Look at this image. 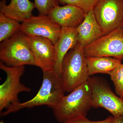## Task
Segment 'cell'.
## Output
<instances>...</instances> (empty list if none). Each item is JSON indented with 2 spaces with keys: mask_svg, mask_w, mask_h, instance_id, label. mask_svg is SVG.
Returning a JSON list of instances; mask_svg holds the SVG:
<instances>
[{
  "mask_svg": "<svg viewBox=\"0 0 123 123\" xmlns=\"http://www.w3.org/2000/svg\"><path fill=\"white\" fill-rule=\"evenodd\" d=\"M43 72V82L36 95L29 101L11 104L1 113V116L37 106L47 105L52 109L59 103L65 92L61 78L53 70Z\"/></svg>",
  "mask_w": 123,
  "mask_h": 123,
  "instance_id": "1",
  "label": "cell"
},
{
  "mask_svg": "<svg viewBox=\"0 0 123 123\" xmlns=\"http://www.w3.org/2000/svg\"><path fill=\"white\" fill-rule=\"evenodd\" d=\"M91 90L88 81L68 95H64L52 108L55 118L60 123L85 118L92 107Z\"/></svg>",
  "mask_w": 123,
  "mask_h": 123,
  "instance_id": "2",
  "label": "cell"
},
{
  "mask_svg": "<svg viewBox=\"0 0 123 123\" xmlns=\"http://www.w3.org/2000/svg\"><path fill=\"white\" fill-rule=\"evenodd\" d=\"M89 77L84 47L77 43L63 62L61 79L65 92H72L87 81Z\"/></svg>",
  "mask_w": 123,
  "mask_h": 123,
  "instance_id": "3",
  "label": "cell"
},
{
  "mask_svg": "<svg viewBox=\"0 0 123 123\" xmlns=\"http://www.w3.org/2000/svg\"><path fill=\"white\" fill-rule=\"evenodd\" d=\"M0 61L7 66H36L29 47L27 36L21 31L0 44Z\"/></svg>",
  "mask_w": 123,
  "mask_h": 123,
  "instance_id": "4",
  "label": "cell"
},
{
  "mask_svg": "<svg viewBox=\"0 0 123 123\" xmlns=\"http://www.w3.org/2000/svg\"><path fill=\"white\" fill-rule=\"evenodd\" d=\"M88 81L91 90L92 107L104 108L113 117L123 116V99L112 92L106 80L90 76Z\"/></svg>",
  "mask_w": 123,
  "mask_h": 123,
  "instance_id": "5",
  "label": "cell"
},
{
  "mask_svg": "<svg viewBox=\"0 0 123 123\" xmlns=\"http://www.w3.org/2000/svg\"><path fill=\"white\" fill-rule=\"evenodd\" d=\"M0 68L7 75L6 80L0 86V112L7 109L11 104L20 102L18 94L29 92L30 88L20 82L21 77L25 72L24 66L13 67L7 66L0 62Z\"/></svg>",
  "mask_w": 123,
  "mask_h": 123,
  "instance_id": "6",
  "label": "cell"
},
{
  "mask_svg": "<svg viewBox=\"0 0 123 123\" xmlns=\"http://www.w3.org/2000/svg\"><path fill=\"white\" fill-rule=\"evenodd\" d=\"M93 10L103 35L122 27L123 0H98Z\"/></svg>",
  "mask_w": 123,
  "mask_h": 123,
  "instance_id": "7",
  "label": "cell"
},
{
  "mask_svg": "<svg viewBox=\"0 0 123 123\" xmlns=\"http://www.w3.org/2000/svg\"><path fill=\"white\" fill-rule=\"evenodd\" d=\"M87 56H106L123 60V34L121 28L103 36L84 48Z\"/></svg>",
  "mask_w": 123,
  "mask_h": 123,
  "instance_id": "8",
  "label": "cell"
},
{
  "mask_svg": "<svg viewBox=\"0 0 123 123\" xmlns=\"http://www.w3.org/2000/svg\"><path fill=\"white\" fill-rule=\"evenodd\" d=\"M20 31L27 36L47 38L55 45L59 39L62 27L48 15H32L22 22Z\"/></svg>",
  "mask_w": 123,
  "mask_h": 123,
  "instance_id": "9",
  "label": "cell"
},
{
  "mask_svg": "<svg viewBox=\"0 0 123 123\" xmlns=\"http://www.w3.org/2000/svg\"><path fill=\"white\" fill-rule=\"evenodd\" d=\"M27 39L36 66L43 72L53 70L55 53V45L52 42L40 36H27Z\"/></svg>",
  "mask_w": 123,
  "mask_h": 123,
  "instance_id": "10",
  "label": "cell"
},
{
  "mask_svg": "<svg viewBox=\"0 0 123 123\" xmlns=\"http://www.w3.org/2000/svg\"><path fill=\"white\" fill-rule=\"evenodd\" d=\"M77 34L76 28L62 27L59 39L55 44V58L53 71L61 78L64 58L77 43Z\"/></svg>",
  "mask_w": 123,
  "mask_h": 123,
  "instance_id": "11",
  "label": "cell"
},
{
  "mask_svg": "<svg viewBox=\"0 0 123 123\" xmlns=\"http://www.w3.org/2000/svg\"><path fill=\"white\" fill-rule=\"evenodd\" d=\"M85 14L81 9L66 5L56 6L48 15L61 27L76 28L84 21Z\"/></svg>",
  "mask_w": 123,
  "mask_h": 123,
  "instance_id": "12",
  "label": "cell"
},
{
  "mask_svg": "<svg viewBox=\"0 0 123 123\" xmlns=\"http://www.w3.org/2000/svg\"><path fill=\"white\" fill-rule=\"evenodd\" d=\"M76 29L77 43L84 48L103 36L93 9L85 14L84 21Z\"/></svg>",
  "mask_w": 123,
  "mask_h": 123,
  "instance_id": "13",
  "label": "cell"
},
{
  "mask_svg": "<svg viewBox=\"0 0 123 123\" xmlns=\"http://www.w3.org/2000/svg\"><path fill=\"white\" fill-rule=\"evenodd\" d=\"M34 3L30 0H11L8 5L6 0L0 2V11L6 16L23 22L32 16Z\"/></svg>",
  "mask_w": 123,
  "mask_h": 123,
  "instance_id": "14",
  "label": "cell"
},
{
  "mask_svg": "<svg viewBox=\"0 0 123 123\" xmlns=\"http://www.w3.org/2000/svg\"><path fill=\"white\" fill-rule=\"evenodd\" d=\"M122 61L106 56H87L86 61L90 76L96 74H109Z\"/></svg>",
  "mask_w": 123,
  "mask_h": 123,
  "instance_id": "15",
  "label": "cell"
},
{
  "mask_svg": "<svg viewBox=\"0 0 123 123\" xmlns=\"http://www.w3.org/2000/svg\"><path fill=\"white\" fill-rule=\"evenodd\" d=\"M19 22L0 12V42L11 38L20 31Z\"/></svg>",
  "mask_w": 123,
  "mask_h": 123,
  "instance_id": "16",
  "label": "cell"
},
{
  "mask_svg": "<svg viewBox=\"0 0 123 123\" xmlns=\"http://www.w3.org/2000/svg\"><path fill=\"white\" fill-rule=\"evenodd\" d=\"M117 95L123 99V64L120 63L109 73Z\"/></svg>",
  "mask_w": 123,
  "mask_h": 123,
  "instance_id": "17",
  "label": "cell"
},
{
  "mask_svg": "<svg viewBox=\"0 0 123 123\" xmlns=\"http://www.w3.org/2000/svg\"><path fill=\"white\" fill-rule=\"evenodd\" d=\"M98 0H58L59 3L63 5L74 6L81 9L86 14L93 9Z\"/></svg>",
  "mask_w": 123,
  "mask_h": 123,
  "instance_id": "18",
  "label": "cell"
},
{
  "mask_svg": "<svg viewBox=\"0 0 123 123\" xmlns=\"http://www.w3.org/2000/svg\"><path fill=\"white\" fill-rule=\"evenodd\" d=\"M35 8L37 9L39 15H48L50 11L59 5L58 0H34Z\"/></svg>",
  "mask_w": 123,
  "mask_h": 123,
  "instance_id": "19",
  "label": "cell"
},
{
  "mask_svg": "<svg viewBox=\"0 0 123 123\" xmlns=\"http://www.w3.org/2000/svg\"><path fill=\"white\" fill-rule=\"evenodd\" d=\"M114 120L113 116H109L107 118L101 121H91L86 117L77 119L69 121L67 123H112Z\"/></svg>",
  "mask_w": 123,
  "mask_h": 123,
  "instance_id": "20",
  "label": "cell"
},
{
  "mask_svg": "<svg viewBox=\"0 0 123 123\" xmlns=\"http://www.w3.org/2000/svg\"><path fill=\"white\" fill-rule=\"evenodd\" d=\"M114 120L112 123H123V116L113 117Z\"/></svg>",
  "mask_w": 123,
  "mask_h": 123,
  "instance_id": "21",
  "label": "cell"
},
{
  "mask_svg": "<svg viewBox=\"0 0 123 123\" xmlns=\"http://www.w3.org/2000/svg\"><path fill=\"white\" fill-rule=\"evenodd\" d=\"M121 29H122V31H123V25H122V27H121Z\"/></svg>",
  "mask_w": 123,
  "mask_h": 123,
  "instance_id": "22",
  "label": "cell"
}]
</instances>
